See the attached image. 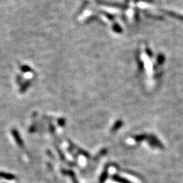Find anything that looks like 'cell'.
<instances>
[{"mask_svg":"<svg viewBox=\"0 0 183 183\" xmlns=\"http://www.w3.org/2000/svg\"><path fill=\"white\" fill-rule=\"evenodd\" d=\"M31 83L30 81H27L25 83H23V84H21L20 88V93H24L25 92H26L28 88L30 86Z\"/></svg>","mask_w":183,"mask_h":183,"instance_id":"3","label":"cell"},{"mask_svg":"<svg viewBox=\"0 0 183 183\" xmlns=\"http://www.w3.org/2000/svg\"><path fill=\"white\" fill-rule=\"evenodd\" d=\"M0 178L5 179L8 180H13L16 178V176L13 174L5 172H0Z\"/></svg>","mask_w":183,"mask_h":183,"instance_id":"2","label":"cell"},{"mask_svg":"<svg viewBox=\"0 0 183 183\" xmlns=\"http://www.w3.org/2000/svg\"><path fill=\"white\" fill-rule=\"evenodd\" d=\"M20 69V71L23 72V73H28V72H31L32 71L31 69L30 68V67H29V66H28V65H26L21 66Z\"/></svg>","mask_w":183,"mask_h":183,"instance_id":"4","label":"cell"},{"mask_svg":"<svg viewBox=\"0 0 183 183\" xmlns=\"http://www.w3.org/2000/svg\"><path fill=\"white\" fill-rule=\"evenodd\" d=\"M12 134L14 139L15 140V141H16L18 146H19L20 147H23V145H24V143H23V139H21L20 134H19L18 130L16 129L12 130Z\"/></svg>","mask_w":183,"mask_h":183,"instance_id":"1","label":"cell"}]
</instances>
